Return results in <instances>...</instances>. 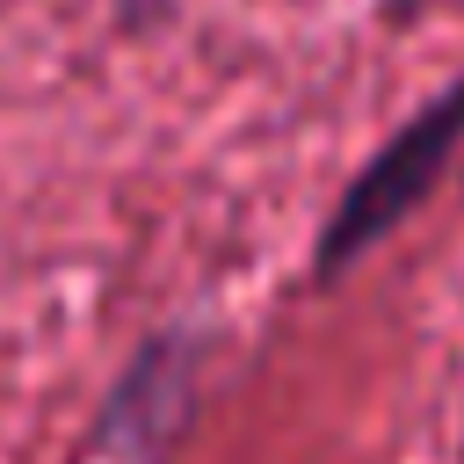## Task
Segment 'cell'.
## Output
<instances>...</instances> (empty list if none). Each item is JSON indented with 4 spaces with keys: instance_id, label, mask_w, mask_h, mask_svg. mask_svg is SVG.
<instances>
[{
    "instance_id": "obj_1",
    "label": "cell",
    "mask_w": 464,
    "mask_h": 464,
    "mask_svg": "<svg viewBox=\"0 0 464 464\" xmlns=\"http://www.w3.org/2000/svg\"><path fill=\"white\" fill-rule=\"evenodd\" d=\"M457 145H464V80H450L428 109H413V116L370 152V167L341 188V203H334L326 225H319L312 276H341V268L362 261L406 210H420L428 188L442 181V167H450Z\"/></svg>"
},
{
    "instance_id": "obj_2",
    "label": "cell",
    "mask_w": 464,
    "mask_h": 464,
    "mask_svg": "<svg viewBox=\"0 0 464 464\" xmlns=\"http://www.w3.org/2000/svg\"><path fill=\"white\" fill-rule=\"evenodd\" d=\"M188 399H196V341L188 334L145 341L94 420V450H116L123 464H160L188 420Z\"/></svg>"
}]
</instances>
